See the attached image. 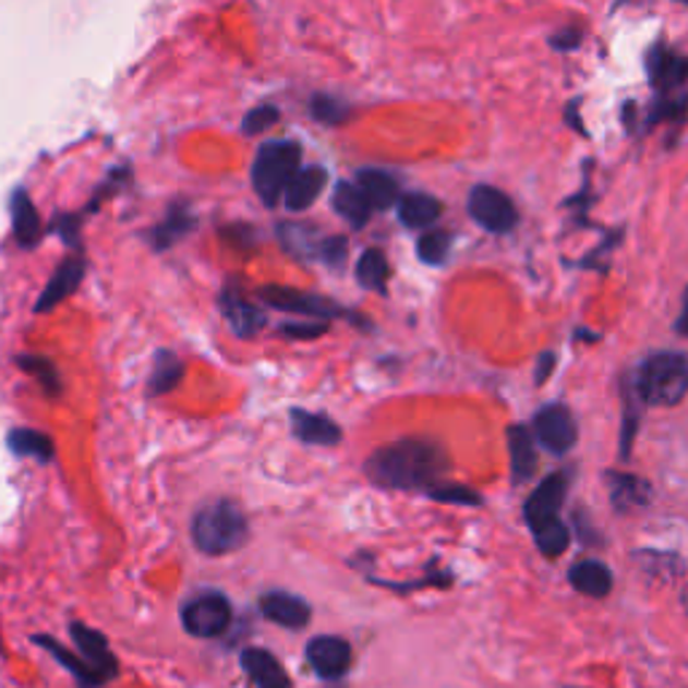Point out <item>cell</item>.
I'll use <instances>...</instances> for the list:
<instances>
[{"mask_svg":"<svg viewBox=\"0 0 688 688\" xmlns=\"http://www.w3.org/2000/svg\"><path fill=\"white\" fill-rule=\"evenodd\" d=\"M81 280H84V258L68 256L65 262L57 267L55 275H51V280L46 282L44 293H40V299L36 302V312H49L55 310L57 304L65 302V299L81 286Z\"/></svg>","mask_w":688,"mask_h":688,"instance_id":"7c38bea8","label":"cell"},{"mask_svg":"<svg viewBox=\"0 0 688 688\" xmlns=\"http://www.w3.org/2000/svg\"><path fill=\"white\" fill-rule=\"evenodd\" d=\"M38 643L44 645V649H49L51 653H55V656L60 659V662L65 664V667L71 669V673L76 675V678H79L84 686H97V684H102V675L97 673V669L92 667V664L86 662V659L73 656V653H68L65 649H62L60 643H55V640H49V638H38Z\"/></svg>","mask_w":688,"mask_h":688,"instance_id":"4dcf8cb0","label":"cell"},{"mask_svg":"<svg viewBox=\"0 0 688 688\" xmlns=\"http://www.w3.org/2000/svg\"><path fill=\"white\" fill-rule=\"evenodd\" d=\"M277 237L288 253L302 258H321L323 240H326V237H317V229H312L310 224H280Z\"/></svg>","mask_w":688,"mask_h":688,"instance_id":"484cf974","label":"cell"},{"mask_svg":"<svg viewBox=\"0 0 688 688\" xmlns=\"http://www.w3.org/2000/svg\"><path fill=\"white\" fill-rule=\"evenodd\" d=\"M9 447L16 455H25V458H36L44 462L51 460V455H55L49 436H44L38 431H27V427H16V431L9 433Z\"/></svg>","mask_w":688,"mask_h":688,"instance_id":"f1b7e54d","label":"cell"},{"mask_svg":"<svg viewBox=\"0 0 688 688\" xmlns=\"http://www.w3.org/2000/svg\"><path fill=\"white\" fill-rule=\"evenodd\" d=\"M71 635H73V640H76L79 651L84 653L86 662H89L92 667L102 675V680L111 678V675L116 673V662H113L111 651H108L106 638H102L100 632H95V629L84 627V624H71Z\"/></svg>","mask_w":688,"mask_h":688,"instance_id":"44dd1931","label":"cell"},{"mask_svg":"<svg viewBox=\"0 0 688 688\" xmlns=\"http://www.w3.org/2000/svg\"><path fill=\"white\" fill-rule=\"evenodd\" d=\"M277 121H280V108H277V106H258V108H253V111L248 113L245 119H242L240 130H242V135H258V132L271 130V126H275Z\"/></svg>","mask_w":688,"mask_h":688,"instance_id":"d590c367","label":"cell"},{"mask_svg":"<svg viewBox=\"0 0 688 688\" xmlns=\"http://www.w3.org/2000/svg\"><path fill=\"white\" fill-rule=\"evenodd\" d=\"M552 369H554V355L552 352H543V358H541V366L535 369V383L538 385H543L548 379V374H552Z\"/></svg>","mask_w":688,"mask_h":688,"instance_id":"b9f144b4","label":"cell"},{"mask_svg":"<svg viewBox=\"0 0 688 688\" xmlns=\"http://www.w3.org/2000/svg\"><path fill=\"white\" fill-rule=\"evenodd\" d=\"M570 583L576 592L587 594V598H605L613 589V576L608 565L598 563V559H583L570 568Z\"/></svg>","mask_w":688,"mask_h":688,"instance_id":"cb8c5ba5","label":"cell"},{"mask_svg":"<svg viewBox=\"0 0 688 688\" xmlns=\"http://www.w3.org/2000/svg\"><path fill=\"white\" fill-rule=\"evenodd\" d=\"M533 538H535L538 548H541L546 557H559V554H563L570 543V533L563 522L552 524V528L538 530V533H533Z\"/></svg>","mask_w":688,"mask_h":688,"instance_id":"836d02e7","label":"cell"},{"mask_svg":"<svg viewBox=\"0 0 688 688\" xmlns=\"http://www.w3.org/2000/svg\"><path fill=\"white\" fill-rule=\"evenodd\" d=\"M565 495H568V473H552V476H546L538 484L533 495L524 503V519H528L533 533L563 522L559 508H563Z\"/></svg>","mask_w":688,"mask_h":688,"instance_id":"52a82bcc","label":"cell"},{"mask_svg":"<svg viewBox=\"0 0 688 688\" xmlns=\"http://www.w3.org/2000/svg\"><path fill=\"white\" fill-rule=\"evenodd\" d=\"M468 216L490 234H508L517 227V207L511 196L495 186H473L468 194Z\"/></svg>","mask_w":688,"mask_h":688,"instance_id":"8992f818","label":"cell"},{"mask_svg":"<svg viewBox=\"0 0 688 688\" xmlns=\"http://www.w3.org/2000/svg\"><path fill=\"white\" fill-rule=\"evenodd\" d=\"M635 393L649 407H678L688 396V355L662 350L645 358L635 377Z\"/></svg>","mask_w":688,"mask_h":688,"instance_id":"7a4b0ae2","label":"cell"},{"mask_svg":"<svg viewBox=\"0 0 688 688\" xmlns=\"http://www.w3.org/2000/svg\"><path fill=\"white\" fill-rule=\"evenodd\" d=\"M183 377V366L172 352H159L156 358V369L152 374V393H167L178 385Z\"/></svg>","mask_w":688,"mask_h":688,"instance_id":"d6a6232c","label":"cell"},{"mask_svg":"<svg viewBox=\"0 0 688 688\" xmlns=\"http://www.w3.org/2000/svg\"><path fill=\"white\" fill-rule=\"evenodd\" d=\"M331 205H334V210H337L339 216H342L345 221L355 229L366 227L369 218H372V213H374L366 192H363L358 183H350V181H339L337 186H334Z\"/></svg>","mask_w":688,"mask_h":688,"instance_id":"e0dca14e","label":"cell"},{"mask_svg":"<svg viewBox=\"0 0 688 688\" xmlns=\"http://www.w3.org/2000/svg\"><path fill=\"white\" fill-rule=\"evenodd\" d=\"M326 183H328L326 167H321V165L302 167V170L293 176V181L288 183L282 202H286V207L291 213H304L306 207L315 205L317 196H321L323 189H326Z\"/></svg>","mask_w":688,"mask_h":688,"instance_id":"4fadbf2b","label":"cell"},{"mask_svg":"<svg viewBox=\"0 0 688 688\" xmlns=\"http://www.w3.org/2000/svg\"><path fill=\"white\" fill-rule=\"evenodd\" d=\"M242 669L251 675L256 688H293L282 664L264 649L242 651Z\"/></svg>","mask_w":688,"mask_h":688,"instance_id":"ac0fdd59","label":"cell"},{"mask_svg":"<svg viewBox=\"0 0 688 688\" xmlns=\"http://www.w3.org/2000/svg\"><path fill=\"white\" fill-rule=\"evenodd\" d=\"M194 227H196L194 213L189 210V205L178 202V205H172L170 210H167L165 221L156 224V227L152 229L154 248L156 251H167V248L176 245L178 240H183V237H186Z\"/></svg>","mask_w":688,"mask_h":688,"instance_id":"603a6c76","label":"cell"},{"mask_svg":"<svg viewBox=\"0 0 688 688\" xmlns=\"http://www.w3.org/2000/svg\"><path fill=\"white\" fill-rule=\"evenodd\" d=\"M358 186L366 192L374 210H390L401 200V183H398V178L387 170H377V167L358 170Z\"/></svg>","mask_w":688,"mask_h":688,"instance_id":"2e32d148","label":"cell"},{"mask_svg":"<svg viewBox=\"0 0 688 688\" xmlns=\"http://www.w3.org/2000/svg\"><path fill=\"white\" fill-rule=\"evenodd\" d=\"M55 229L60 231L62 240L68 245H79V218L76 216H62L55 221Z\"/></svg>","mask_w":688,"mask_h":688,"instance_id":"60d3db41","label":"cell"},{"mask_svg":"<svg viewBox=\"0 0 688 688\" xmlns=\"http://www.w3.org/2000/svg\"><path fill=\"white\" fill-rule=\"evenodd\" d=\"M291 425H293V433H297L304 444L334 447V444H339V438H342V431H339L337 422L328 420L326 414H312V412H302V409H293Z\"/></svg>","mask_w":688,"mask_h":688,"instance_id":"d6986e66","label":"cell"},{"mask_svg":"<svg viewBox=\"0 0 688 688\" xmlns=\"http://www.w3.org/2000/svg\"><path fill=\"white\" fill-rule=\"evenodd\" d=\"M508 458H511V473L514 482H528L535 473V438L528 427L514 425L508 427Z\"/></svg>","mask_w":688,"mask_h":688,"instance_id":"ffe728a7","label":"cell"},{"mask_svg":"<svg viewBox=\"0 0 688 688\" xmlns=\"http://www.w3.org/2000/svg\"><path fill=\"white\" fill-rule=\"evenodd\" d=\"M442 216V202L431 194H403L398 200V218H401L403 227L409 229H427L438 221Z\"/></svg>","mask_w":688,"mask_h":688,"instance_id":"7402d4cb","label":"cell"},{"mask_svg":"<svg viewBox=\"0 0 688 688\" xmlns=\"http://www.w3.org/2000/svg\"><path fill=\"white\" fill-rule=\"evenodd\" d=\"M578 44H581V31L578 27H565L552 38V46L559 51H574L578 49Z\"/></svg>","mask_w":688,"mask_h":688,"instance_id":"ab89813d","label":"cell"},{"mask_svg":"<svg viewBox=\"0 0 688 688\" xmlns=\"http://www.w3.org/2000/svg\"><path fill=\"white\" fill-rule=\"evenodd\" d=\"M649 79L659 92H675L688 81V57L669 46H653L649 55Z\"/></svg>","mask_w":688,"mask_h":688,"instance_id":"8fae6325","label":"cell"},{"mask_svg":"<svg viewBox=\"0 0 688 688\" xmlns=\"http://www.w3.org/2000/svg\"><path fill=\"white\" fill-rule=\"evenodd\" d=\"M433 500L442 503H458V506H482V495L473 490L462 487V484H442V487L427 490Z\"/></svg>","mask_w":688,"mask_h":688,"instance_id":"8d00e7d4","label":"cell"},{"mask_svg":"<svg viewBox=\"0 0 688 688\" xmlns=\"http://www.w3.org/2000/svg\"><path fill=\"white\" fill-rule=\"evenodd\" d=\"M686 111H688V97H667V100L656 102V108H653V113H651V124L684 119Z\"/></svg>","mask_w":688,"mask_h":688,"instance_id":"74e56055","label":"cell"},{"mask_svg":"<svg viewBox=\"0 0 688 688\" xmlns=\"http://www.w3.org/2000/svg\"><path fill=\"white\" fill-rule=\"evenodd\" d=\"M11 229H14V240L20 248H33L40 242L44 227H40V216L27 196L25 189H16L11 194Z\"/></svg>","mask_w":688,"mask_h":688,"instance_id":"9a60e30c","label":"cell"},{"mask_svg":"<svg viewBox=\"0 0 688 688\" xmlns=\"http://www.w3.org/2000/svg\"><path fill=\"white\" fill-rule=\"evenodd\" d=\"M258 297H262L269 306H275V310L297 312V315H306V317H321V321L345 315L342 306L334 304L331 299L317 297V293L299 291V288L269 286V288H262V291H258Z\"/></svg>","mask_w":688,"mask_h":688,"instance_id":"9c48e42d","label":"cell"},{"mask_svg":"<svg viewBox=\"0 0 688 688\" xmlns=\"http://www.w3.org/2000/svg\"><path fill=\"white\" fill-rule=\"evenodd\" d=\"M181 621L194 638H218V635L227 632L231 624V605L224 594L202 592L183 605Z\"/></svg>","mask_w":688,"mask_h":688,"instance_id":"5b68a950","label":"cell"},{"mask_svg":"<svg viewBox=\"0 0 688 688\" xmlns=\"http://www.w3.org/2000/svg\"><path fill=\"white\" fill-rule=\"evenodd\" d=\"M306 662H310V667L315 669L321 678L337 680L350 669L352 649L342 638L321 635V638L310 640V645H306Z\"/></svg>","mask_w":688,"mask_h":688,"instance_id":"30bf717a","label":"cell"},{"mask_svg":"<svg viewBox=\"0 0 688 688\" xmlns=\"http://www.w3.org/2000/svg\"><path fill=\"white\" fill-rule=\"evenodd\" d=\"M20 366L25 369V372H31L33 377H36L38 383L44 385L49 393L60 390V383H57V369H55V363L49 361V358L22 355V358H20Z\"/></svg>","mask_w":688,"mask_h":688,"instance_id":"e575fe53","label":"cell"},{"mask_svg":"<svg viewBox=\"0 0 688 688\" xmlns=\"http://www.w3.org/2000/svg\"><path fill=\"white\" fill-rule=\"evenodd\" d=\"M684 3H688V0H684Z\"/></svg>","mask_w":688,"mask_h":688,"instance_id":"f6af8a7d","label":"cell"},{"mask_svg":"<svg viewBox=\"0 0 688 688\" xmlns=\"http://www.w3.org/2000/svg\"><path fill=\"white\" fill-rule=\"evenodd\" d=\"M449 245H452V237L442 229L425 231L418 242V256L431 267H438V264L447 262L449 256Z\"/></svg>","mask_w":688,"mask_h":688,"instance_id":"1f68e13d","label":"cell"},{"mask_svg":"<svg viewBox=\"0 0 688 688\" xmlns=\"http://www.w3.org/2000/svg\"><path fill=\"white\" fill-rule=\"evenodd\" d=\"M358 282L369 291H379L385 293L387 288V277H390V264H387L385 253L377 251V248H369L361 258H358L355 267Z\"/></svg>","mask_w":688,"mask_h":688,"instance_id":"83f0119b","label":"cell"},{"mask_svg":"<svg viewBox=\"0 0 688 688\" xmlns=\"http://www.w3.org/2000/svg\"><path fill=\"white\" fill-rule=\"evenodd\" d=\"M280 331L291 339H315L326 334V323H286Z\"/></svg>","mask_w":688,"mask_h":688,"instance_id":"f35d334b","label":"cell"},{"mask_svg":"<svg viewBox=\"0 0 688 688\" xmlns=\"http://www.w3.org/2000/svg\"><path fill=\"white\" fill-rule=\"evenodd\" d=\"M224 317L229 321V326L234 328L237 337H253L258 328L264 326V315L253 304H248L240 293L224 291L221 297Z\"/></svg>","mask_w":688,"mask_h":688,"instance_id":"d4e9b609","label":"cell"},{"mask_svg":"<svg viewBox=\"0 0 688 688\" xmlns=\"http://www.w3.org/2000/svg\"><path fill=\"white\" fill-rule=\"evenodd\" d=\"M535 438L541 442L543 449H548L552 455H568L576 447L578 427L574 414L568 412V407L563 403H548L533 420Z\"/></svg>","mask_w":688,"mask_h":688,"instance_id":"ba28073f","label":"cell"},{"mask_svg":"<svg viewBox=\"0 0 688 688\" xmlns=\"http://www.w3.org/2000/svg\"><path fill=\"white\" fill-rule=\"evenodd\" d=\"M680 603H684V608H686V613H688V587L684 589V594H680Z\"/></svg>","mask_w":688,"mask_h":688,"instance_id":"ee69618b","label":"cell"},{"mask_svg":"<svg viewBox=\"0 0 688 688\" xmlns=\"http://www.w3.org/2000/svg\"><path fill=\"white\" fill-rule=\"evenodd\" d=\"M302 170V146L297 141H267L256 152L251 170L253 192L267 207L286 196L288 183Z\"/></svg>","mask_w":688,"mask_h":688,"instance_id":"3957f363","label":"cell"},{"mask_svg":"<svg viewBox=\"0 0 688 688\" xmlns=\"http://www.w3.org/2000/svg\"><path fill=\"white\" fill-rule=\"evenodd\" d=\"M608 487L611 497L616 503L618 511H632V508H643L649 503V482L638 476H629V473H608Z\"/></svg>","mask_w":688,"mask_h":688,"instance_id":"4316f807","label":"cell"},{"mask_svg":"<svg viewBox=\"0 0 688 688\" xmlns=\"http://www.w3.org/2000/svg\"><path fill=\"white\" fill-rule=\"evenodd\" d=\"M262 613L269 618V621L280 624V627L288 629H302L310 621L312 611L310 605L304 603L302 598L288 592H267L262 598Z\"/></svg>","mask_w":688,"mask_h":688,"instance_id":"5bb4252c","label":"cell"},{"mask_svg":"<svg viewBox=\"0 0 688 688\" xmlns=\"http://www.w3.org/2000/svg\"><path fill=\"white\" fill-rule=\"evenodd\" d=\"M310 113H312V119L321 121V124L342 126L345 121L352 116V108L334 95H315L310 100Z\"/></svg>","mask_w":688,"mask_h":688,"instance_id":"f546056e","label":"cell"},{"mask_svg":"<svg viewBox=\"0 0 688 688\" xmlns=\"http://www.w3.org/2000/svg\"><path fill=\"white\" fill-rule=\"evenodd\" d=\"M192 535L202 554L221 557V554L242 546V541L248 538V522L234 503L216 500L196 511Z\"/></svg>","mask_w":688,"mask_h":688,"instance_id":"277c9868","label":"cell"},{"mask_svg":"<svg viewBox=\"0 0 688 688\" xmlns=\"http://www.w3.org/2000/svg\"><path fill=\"white\" fill-rule=\"evenodd\" d=\"M447 468V452L427 438H401L366 462L369 479L387 490H433Z\"/></svg>","mask_w":688,"mask_h":688,"instance_id":"6da1fadb","label":"cell"},{"mask_svg":"<svg viewBox=\"0 0 688 688\" xmlns=\"http://www.w3.org/2000/svg\"><path fill=\"white\" fill-rule=\"evenodd\" d=\"M675 328H678L680 337H688V288L684 293V306H680V315H678V323H675Z\"/></svg>","mask_w":688,"mask_h":688,"instance_id":"7bdbcfd3","label":"cell"}]
</instances>
